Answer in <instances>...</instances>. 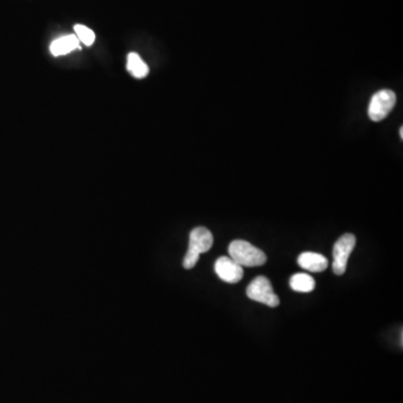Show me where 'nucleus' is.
Masks as SVG:
<instances>
[{"mask_svg":"<svg viewBox=\"0 0 403 403\" xmlns=\"http://www.w3.org/2000/svg\"><path fill=\"white\" fill-rule=\"evenodd\" d=\"M213 242L214 239H213L212 232L204 226L195 228L190 234L187 253L183 260L184 268L187 270L194 268L200 255L209 251L213 246Z\"/></svg>","mask_w":403,"mask_h":403,"instance_id":"1","label":"nucleus"},{"mask_svg":"<svg viewBox=\"0 0 403 403\" xmlns=\"http://www.w3.org/2000/svg\"><path fill=\"white\" fill-rule=\"evenodd\" d=\"M229 255L242 268L260 267L267 262V256L262 250L244 240L232 241L229 246Z\"/></svg>","mask_w":403,"mask_h":403,"instance_id":"2","label":"nucleus"},{"mask_svg":"<svg viewBox=\"0 0 403 403\" xmlns=\"http://www.w3.org/2000/svg\"><path fill=\"white\" fill-rule=\"evenodd\" d=\"M246 296L255 302H261L269 307H278L281 304L279 297L274 293L270 281L263 276H259L251 281L246 288Z\"/></svg>","mask_w":403,"mask_h":403,"instance_id":"3","label":"nucleus"},{"mask_svg":"<svg viewBox=\"0 0 403 403\" xmlns=\"http://www.w3.org/2000/svg\"><path fill=\"white\" fill-rule=\"evenodd\" d=\"M356 246V237L351 233L343 234L336 241L333 249V271L337 276H342L348 268V258Z\"/></svg>","mask_w":403,"mask_h":403,"instance_id":"4","label":"nucleus"},{"mask_svg":"<svg viewBox=\"0 0 403 403\" xmlns=\"http://www.w3.org/2000/svg\"><path fill=\"white\" fill-rule=\"evenodd\" d=\"M397 102V96L392 90H380L372 96L369 105V118L372 121H381L388 117Z\"/></svg>","mask_w":403,"mask_h":403,"instance_id":"5","label":"nucleus"},{"mask_svg":"<svg viewBox=\"0 0 403 403\" xmlns=\"http://www.w3.org/2000/svg\"><path fill=\"white\" fill-rule=\"evenodd\" d=\"M214 270L221 281L237 283L244 278V268L230 257H221L214 265Z\"/></svg>","mask_w":403,"mask_h":403,"instance_id":"6","label":"nucleus"},{"mask_svg":"<svg viewBox=\"0 0 403 403\" xmlns=\"http://www.w3.org/2000/svg\"><path fill=\"white\" fill-rule=\"evenodd\" d=\"M298 265L311 272H323L328 267V260L320 253L304 252L298 257Z\"/></svg>","mask_w":403,"mask_h":403,"instance_id":"7","label":"nucleus"},{"mask_svg":"<svg viewBox=\"0 0 403 403\" xmlns=\"http://www.w3.org/2000/svg\"><path fill=\"white\" fill-rule=\"evenodd\" d=\"M81 49L80 40H77L75 35H66L60 37L57 40H53L51 44V53L54 56L66 55L74 49Z\"/></svg>","mask_w":403,"mask_h":403,"instance_id":"8","label":"nucleus"},{"mask_svg":"<svg viewBox=\"0 0 403 403\" xmlns=\"http://www.w3.org/2000/svg\"><path fill=\"white\" fill-rule=\"evenodd\" d=\"M290 288L297 293H311L315 289L314 278L307 274H296L290 278Z\"/></svg>","mask_w":403,"mask_h":403,"instance_id":"9","label":"nucleus"},{"mask_svg":"<svg viewBox=\"0 0 403 403\" xmlns=\"http://www.w3.org/2000/svg\"><path fill=\"white\" fill-rule=\"evenodd\" d=\"M127 68L131 73L133 77L137 79H144L149 73V68L145 62L142 61V57L137 53H130L128 55V63Z\"/></svg>","mask_w":403,"mask_h":403,"instance_id":"10","label":"nucleus"},{"mask_svg":"<svg viewBox=\"0 0 403 403\" xmlns=\"http://www.w3.org/2000/svg\"><path fill=\"white\" fill-rule=\"evenodd\" d=\"M74 31H75V36L77 37V40H80V43H83L86 47H91L96 40V34L84 25H75Z\"/></svg>","mask_w":403,"mask_h":403,"instance_id":"11","label":"nucleus"},{"mask_svg":"<svg viewBox=\"0 0 403 403\" xmlns=\"http://www.w3.org/2000/svg\"><path fill=\"white\" fill-rule=\"evenodd\" d=\"M400 138L403 139V127L400 128Z\"/></svg>","mask_w":403,"mask_h":403,"instance_id":"12","label":"nucleus"}]
</instances>
